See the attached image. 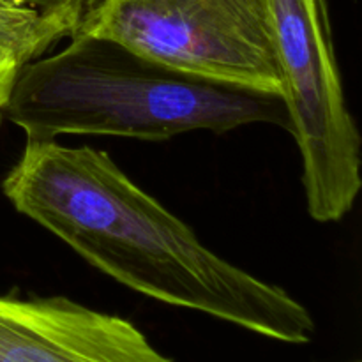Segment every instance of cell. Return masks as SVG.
<instances>
[{"label": "cell", "instance_id": "obj_5", "mask_svg": "<svg viewBox=\"0 0 362 362\" xmlns=\"http://www.w3.org/2000/svg\"><path fill=\"white\" fill-rule=\"evenodd\" d=\"M0 362H175L129 320L64 296H0Z\"/></svg>", "mask_w": 362, "mask_h": 362}, {"label": "cell", "instance_id": "obj_4", "mask_svg": "<svg viewBox=\"0 0 362 362\" xmlns=\"http://www.w3.org/2000/svg\"><path fill=\"white\" fill-rule=\"evenodd\" d=\"M67 4L69 37L112 39L200 76L283 95L267 0H67Z\"/></svg>", "mask_w": 362, "mask_h": 362}, {"label": "cell", "instance_id": "obj_3", "mask_svg": "<svg viewBox=\"0 0 362 362\" xmlns=\"http://www.w3.org/2000/svg\"><path fill=\"white\" fill-rule=\"evenodd\" d=\"M267 9L306 209L315 221L336 223L361 193L362 138L346 105L327 0H267Z\"/></svg>", "mask_w": 362, "mask_h": 362}, {"label": "cell", "instance_id": "obj_7", "mask_svg": "<svg viewBox=\"0 0 362 362\" xmlns=\"http://www.w3.org/2000/svg\"><path fill=\"white\" fill-rule=\"evenodd\" d=\"M25 64L28 62L21 59H14V57H0V112L6 106L14 80L20 74V71L23 69Z\"/></svg>", "mask_w": 362, "mask_h": 362}, {"label": "cell", "instance_id": "obj_1", "mask_svg": "<svg viewBox=\"0 0 362 362\" xmlns=\"http://www.w3.org/2000/svg\"><path fill=\"white\" fill-rule=\"evenodd\" d=\"M2 193L14 211L136 293L290 345H306L317 332L292 293L209 250L108 152L27 140Z\"/></svg>", "mask_w": 362, "mask_h": 362}, {"label": "cell", "instance_id": "obj_6", "mask_svg": "<svg viewBox=\"0 0 362 362\" xmlns=\"http://www.w3.org/2000/svg\"><path fill=\"white\" fill-rule=\"evenodd\" d=\"M71 11L67 0H35L25 6L0 4V57L25 62L49 52L69 37Z\"/></svg>", "mask_w": 362, "mask_h": 362}, {"label": "cell", "instance_id": "obj_2", "mask_svg": "<svg viewBox=\"0 0 362 362\" xmlns=\"http://www.w3.org/2000/svg\"><path fill=\"white\" fill-rule=\"evenodd\" d=\"M0 115L32 141L67 134L161 141L250 124L292 131L283 95L200 76L94 35L69 37L60 52L25 64Z\"/></svg>", "mask_w": 362, "mask_h": 362}]
</instances>
